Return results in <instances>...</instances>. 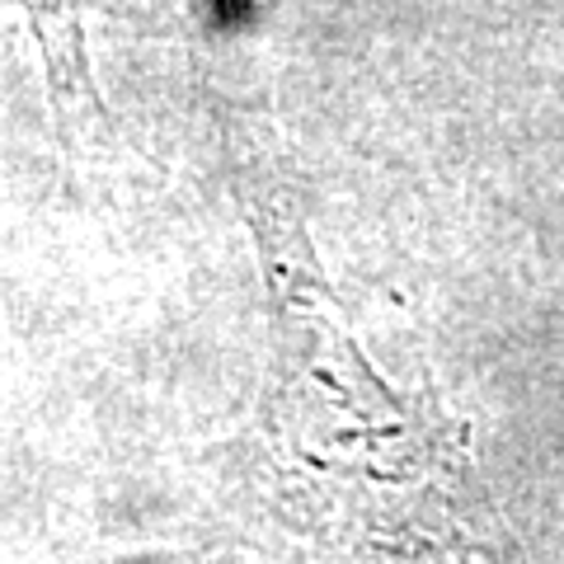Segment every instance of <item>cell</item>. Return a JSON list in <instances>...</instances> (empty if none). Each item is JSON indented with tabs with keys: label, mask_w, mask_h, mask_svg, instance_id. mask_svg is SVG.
Returning a JSON list of instances; mask_svg holds the SVG:
<instances>
[{
	"label": "cell",
	"mask_w": 564,
	"mask_h": 564,
	"mask_svg": "<svg viewBox=\"0 0 564 564\" xmlns=\"http://www.w3.org/2000/svg\"><path fill=\"white\" fill-rule=\"evenodd\" d=\"M33 33L47 52V66H52V80L62 90H80L85 80V33H80V14H85V0H24Z\"/></svg>",
	"instance_id": "obj_1"
}]
</instances>
